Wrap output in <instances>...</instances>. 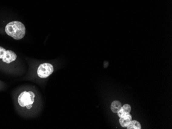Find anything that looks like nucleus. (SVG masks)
<instances>
[{
	"label": "nucleus",
	"mask_w": 172,
	"mask_h": 129,
	"mask_svg": "<svg viewBox=\"0 0 172 129\" xmlns=\"http://www.w3.org/2000/svg\"><path fill=\"white\" fill-rule=\"evenodd\" d=\"M26 29L24 24L20 21H12L7 24L5 32L15 40H21L25 35Z\"/></svg>",
	"instance_id": "nucleus-1"
},
{
	"label": "nucleus",
	"mask_w": 172,
	"mask_h": 129,
	"mask_svg": "<svg viewBox=\"0 0 172 129\" xmlns=\"http://www.w3.org/2000/svg\"><path fill=\"white\" fill-rule=\"evenodd\" d=\"M35 95L33 92H23L18 98V102L21 107H26V105L33 104L34 102Z\"/></svg>",
	"instance_id": "nucleus-2"
},
{
	"label": "nucleus",
	"mask_w": 172,
	"mask_h": 129,
	"mask_svg": "<svg viewBox=\"0 0 172 129\" xmlns=\"http://www.w3.org/2000/svg\"><path fill=\"white\" fill-rule=\"evenodd\" d=\"M54 71L53 66L48 63L40 65L37 69V75L41 78H46L50 76Z\"/></svg>",
	"instance_id": "nucleus-3"
},
{
	"label": "nucleus",
	"mask_w": 172,
	"mask_h": 129,
	"mask_svg": "<svg viewBox=\"0 0 172 129\" xmlns=\"http://www.w3.org/2000/svg\"><path fill=\"white\" fill-rule=\"evenodd\" d=\"M17 58V56L15 52L12 50H6L5 56L4 58L2 59V60L6 63H10L11 62L16 60Z\"/></svg>",
	"instance_id": "nucleus-4"
},
{
	"label": "nucleus",
	"mask_w": 172,
	"mask_h": 129,
	"mask_svg": "<svg viewBox=\"0 0 172 129\" xmlns=\"http://www.w3.org/2000/svg\"><path fill=\"white\" fill-rule=\"evenodd\" d=\"M131 111V105L128 104H126V105H124L123 107H121L120 110L119 111V112H117V113L119 117H122L129 114Z\"/></svg>",
	"instance_id": "nucleus-5"
},
{
	"label": "nucleus",
	"mask_w": 172,
	"mask_h": 129,
	"mask_svg": "<svg viewBox=\"0 0 172 129\" xmlns=\"http://www.w3.org/2000/svg\"><path fill=\"white\" fill-rule=\"evenodd\" d=\"M132 121V116L129 114L124 117H120L119 122L122 127H127L131 121Z\"/></svg>",
	"instance_id": "nucleus-6"
},
{
	"label": "nucleus",
	"mask_w": 172,
	"mask_h": 129,
	"mask_svg": "<svg viewBox=\"0 0 172 129\" xmlns=\"http://www.w3.org/2000/svg\"><path fill=\"white\" fill-rule=\"evenodd\" d=\"M122 106V104L120 102L117 100H115L114 102H112L111 105V110L112 111V112H114V113H117L119 112V111L120 110Z\"/></svg>",
	"instance_id": "nucleus-7"
},
{
	"label": "nucleus",
	"mask_w": 172,
	"mask_h": 129,
	"mask_svg": "<svg viewBox=\"0 0 172 129\" xmlns=\"http://www.w3.org/2000/svg\"><path fill=\"white\" fill-rule=\"evenodd\" d=\"M128 129H141V124L137 121H131L128 125Z\"/></svg>",
	"instance_id": "nucleus-8"
},
{
	"label": "nucleus",
	"mask_w": 172,
	"mask_h": 129,
	"mask_svg": "<svg viewBox=\"0 0 172 129\" xmlns=\"http://www.w3.org/2000/svg\"><path fill=\"white\" fill-rule=\"evenodd\" d=\"M6 50L5 48L2 47H0V59H3L5 57L6 55Z\"/></svg>",
	"instance_id": "nucleus-9"
},
{
	"label": "nucleus",
	"mask_w": 172,
	"mask_h": 129,
	"mask_svg": "<svg viewBox=\"0 0 172 129\" xmlns=\"http://www.w3.org/2000/svg\"><path fill=\"white\" fill-rule=\"evenodd\" d=\"M26 107L28 109H31L32 108V104H30V105H26Z\"/></svg>",
	"instance_id": "nucleus-10"
}]
</instances>
